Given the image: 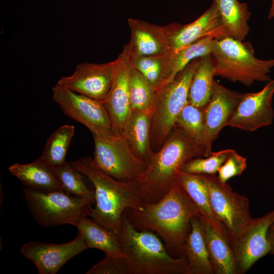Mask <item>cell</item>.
<instances>
[{"label": "cell", "mask_w": 274, "mask_h": 274, "mask_svg": "<svg viewBox=\"0 0 274 274\" xmlns=\"http://www.w3.org/2000/svg\"><path fill=\"white\" fill-rule=\"evenodd\" d=\"M244 93L231 90L216 81L209 103L202 109L205 127V157L212 153V146L221 130L235 112Z\"/></svg>", "instance_id": "obj_16"}, {"label": "cell", "mask_w": 274, "mask_h": 274, "mask_svg": "<svg viewBox=\"0 0 274 274\" xmlns=\"http://www.w3.org/2000/svg\"><path fill=\"white\" fill-rule=\"evenodd\" d=\"M175 126L205 149V127L202 109L187 102L177 117Z\"/></svg>", "instance_id": "obj_30"}, {"label": "cell", "mask_w": 274, "mask_h": 274, "mask_svg": "<svg viewBox=\"0 0 274 274\" xmlns=\"http://www.w3.org/2000/svg\"><path fill=\"white\" fill-rule=\"evenodd\" d=\"M93 136L92 159L101 170L122 182L135 181L144 173L147 165L135 155L124 136Z\"/></svg>", "instance_id": "obj_9"}, {"label": "cell", "mask_w": 274, "mask_h": 274, "mask_svg": "<svg viewBox=\"0 0 274 274\" xmlns=\"http://www.w3.org/2000/svg\"><path fill=\"white\" fill-rule=\"evenodd\" d=\"M119 237L128 274H187L185 255L170 256L153 231L136 229L124 214Z\"/></svg>", "instance_id": "obj_4"}, {"label": "cell", "mask_w": 274, "mask_h": 274, "mask_svg": "<svg viewBox=\"0 0 274 274\" xmlns=\"http://www.w3.org/2000/svg\"><path fill=\"white\" fill-rule=\"evenodd\" d=\"M235 151L232 149H225L217 152H212L208 156L197 157L186 162L181 170L187 174L214 175L218 172L221 165L229 156Z\"/></svg>", "instance_id": "obj_33"}, {"label": "cell", "mask_w": 274, "mask_h": 274, "mask_svg": "<svg viewBox=\"0 0 274 274\" xmlns=\"http://www.w3.org/2000/svg\"><path fill=\"white\" fill-rule=\"evenodd\" d=\"M247 166V159L235 151L219 169L218 177L221 183L225 184L232 177L241 175Z\"/></svg>", "instance_id": "obj_35"}, {"label": "cell", "mask_w": 274, "mask_h": 274, "mask_svg": "<svg viewBox=\"0 0 274 274\" xmlns=\"http://www.w3.org/2000/svg\"><path fill=\"white\" fill-rule=\"evenodd\" d=\"M130 40L127 44L130 56H157L172 53L171 38L179 23L161 26L142 20L128 18Z\"/></svg>", "instance_id": "obj_15"}, {"label": "cell", "mask_w": 274, "mask_h": 274, "mask_svg": "<svg viewBox=\"0 0 274 274\" xmlns=\"http://www.w3.org/2000/svg\"><path fill=\"white\" fill-rule=\"evenodd\" d=\"M226 29L227 36L244 41L248 36L251 13L246 3L238 0H214Z\"/></svg>", "instance_id": "obj_25"}, {"label": "cell", "mask_w": 274, "mask_h": 274, "mask_svg": "<svg viewBox=\"0 0 274 274\" xmlns=\"http://www.w3.org/2000/svg\"><path fill=\"white\" fill-rule=\"evenodd\" d=\"M274 17V0H271V6L268 13V18L271 19Z\"/></svg>", "instance_id": "obj_37"}, {"label": "cell", "mask_w": 274, "mask_h": 274, "mask_svg": "<svg viewBox=\"0 0 274 274\" xmlns=\"http://www.w3.org/2000/svg\"><path fill=\"white\" fill-rule=\"evenodd\" d=\"M64 192L72 196L95 198L94 191L90 190L84 181L85 176L66 161L52 167Z\"/></svg>", "instance_id": "obj_32"}, {"label": "cell", "mask_w": 274, "mask_h": 274, "mask_svg": "<svg viewBox=\"0 0 274 274\" xmlns=\"http://www.w3.org/2000/svg\"><path fill=\"white\" fill-rule=\"evenodd\" d=\"M123 214L136 229L157 233L164 241L167 251L169 249L181 251L182 254L183 246L190 231L191 219L199 216L178 182L157 202L145 203L140 209H127Z\"/></svg>", "instance_id": "obj_1"}, {"label": "cell", "mask_w": 274, "mask_h": 274, "mask_svg": "<svg viewBox=\"0 0 274 274\" xmlns=\"http://www.w3.org/2000/svg\"><path fill=\"white\" fill-rule=\"evenodd\" d=\"M70 163L91 182L94 188V203L88 216L119 235L125 211L140 209L145 203L135 181L117 180L99 169L89 157Z\"/></svg>", "instance_id": "obj_3"}, {"label": "cell", "mask_w": 274, "mask_h": 274, "mask_svg": "<svg viewBox=\"0 0 274 274\" xmlns=\"http://www.w3.org/2000/svg\"><path fill=\"white\" fill-rule=\"evenodd\" d=\"M197 157H205V149L174 126L168 138L153 152L144 173L135 182L145 203H155L178 183L184 164Z\"/></svg>", "instance_id": "obj_2"}, {"label": "cell", "mask_w": 274, "mask_h": 274, "mask_svg": "<svg viewBox=\"0 0 274 274\" xmlns=\"http://www.w3.org/2000/svg\"><path fill=\"white\" fill-rule=\"evenodd\" d=\"M152 110L132 111L122 132L135 155L147 165L153 151L151 146Z\"/></svg>", "instance_id": "obj_22"}, {"label": "cell", "mask_w": 274, "mask_h": 274, "mask_svg": "<svg viewBox=\"0 0 274 274\" xmlns=\"http://www.w3.org/2000/svg\"><path fill=\"white\" fill-rule=\"evenodd\" d=\"M215 69L211 54L199 58L189 86L188 103L202 109L209 103L213 89Z\"/></svg>", "instance_id": "obj_26"}, {"label": "cell", "mask_w": 274, "mask_h": 274, "mask_svg": "<svg viewBox=\"0 0 274 274\" xmlns=\"http://www.w3.org/2000/svg\"><path fill=\"white\" fill-rule=\"evenodd\" d=\"M87 249L78 232L75 238L65 243L29 242L23 244L20 252L35 265L39 274H55L69 260Z\"/></svg>", "instance_id": "obj_13"}, {"label": "cell", "mask_w": 274, "mask_h": 274, "mask_svg": "<svg viewBox=\"0 0 274 274\" xmlns=\"http://www.w3.org/2000/svg\"><path fill=\"white\" fill-rule=\"evenodd\" d=\"M170 55L130 56L131 65L157 90L167 82L170 75Z\"/></svg>", "instance_id": "obj_27"}, {"label": "cell", "mask_w": 274, "mask_h": 274, "mask_svg": "<svg viewBox=\"0 0 274 274\" xmlns=\"http://www.w3.org/2000/svg\"><path fill=\"white\" fill-rule=\"evenodd\" d=\"M199 58L190 62L170 82L156 90L152 108L151 146L153 152L165 143L179 114L188 102L190 83Z\"/></svg>", "instance_id": "obj_6"}, {"label": "cell", "mask_w": 274, "mask_h": 274, "mask_svg": "<svg viewBox=\"0 0 274 274\" xmlns=\"http://www.w3.org/2000/svg\"><path fill=\"white\" fill-rule=\"evenodd\" d=\"M52 99L63 113L85 126L93 136H115L111 119L101 101L72 91L56 84Z\"/></svg>", "instance_id": "obj_10"}, {"label": "cell", "mask_w": 274, "mask_h": 274, "mask_svg": "<svg viewBox=\"0 0 274 274\" xmlns=\"http://www.w3.org/2000/svg\"><path fill=\"white\" fill-rule=\"evenodd\" d=\"M267 238L270 248L269 254L274 255V220L268 227Z\"/></svg>", "instance_id": "obj_36"}, {"label": "cell", "mask_w": 274, "mask_h": 274, "mask_svg": "<svg viewBox=\"0 0 274 274\" xmlns=\"http://www.w3.org/2000/svg\"><path fill=\"white\" fill-rule=\"evenodd\" d=\"M26 206L35 221L42 227L63 224L75 226L88 216L95 198L72 196L63 191H39L24 188Z\"/></svg>", "instance_id": "obj_7"}, {"label": "cell", "mask_w": 274, "mask_h": 274, "mask_svg": "<svg viewBox=\"0 0 274 274\" xmlns=\"http://www.w3.org/2000/svg\"><path fill=\"white\" fill-rule=\"evenodd\" d=\"M211 55L215 63V76L249 86L255 82H268L274 67V59L263 60L255 56L249 42L228 37L213 40Z\"/></svg>", "instance_id": "obj_5"}, {"label": "cell", "mask_w": 274, "mask_h": 274, "mask_svg": "<svg viewBox=\"0 0 274 274\" xmlns=\"http://www.w3.org/2000/svg\"><path fill=\"white\" fill-rule=\"evenodd\" d=\"M274 80L269 81L260 91L244 93L228 126L247 131H254L272 123Z\"/></svg>", "instance_id": "obj_12"}, {"label": "cell", "mask_w": 274, "mask_h": 274, "mask_svg": "<svg viewBox=\"0 0 274 274\" xmlns=\"http://www.w3.org/2000/svg\"><path fill=\"white\" fill-rule=\"evenodd\" d=\"M74 132V125L60 126L48 139L40 158L52 167L63 163Z\"/></svg>", "instance_id": "obj_28"}, {"label": "cell", "mask_w": 274, "mask_h": 274, "mask_svg": "<svg viewBox=\"0 0 274 274\" xmlns=\"http://www.w3.org/2000/svg\"><path fill=\"white\" fill-rule=\"evenodd\" d=\"M117 62L116 58L104 63L79 64L71 75L61 77L57 84L75 92L102 101L111 88Z\"/></svg>", "instance_id": "obj_11"}, {"label": "cell", "mask_w": 274, "mask_h": 274, "mask_svg": "<svg viewBox=\"0 0 274 274\" xmlns=\"http://www.w3.org/2000/svg\"><path fill=\"white\" fill-rule=\"evenodd\" d=\"M214 40L211 38H204L172 53L169 57L170 75L165 83L171 81L194 59L211 54Z\"/></svg>", "instance_id": "obj_31"}, {"label": "cell", "mask_w": 274, "mask_h": 274, "mask_svg": "<svg viewBox=\"0 0 274 274\" xmlns=\"http://www.w3.org/2000/svg\"><path fill=\"white\" fill-rule=\"evenodd\" d=\"M204 221L200 216L193 217L190 231L182 248L187 260V274H214L204 233Z\"/></svg>", "instance_id": "obj_19"}, {"label": "cell", "mask_w": 274, "mask_h": 274, "mask_svg": "<svg viewBox=\"0 0 274 274\" xmlns=\"http://www.w3.org/2000/svg\"><path fill=\"white\" fill-rule=\"evenodd\" d=\"M178 182L193 203L204 222L209 224L218 232L229 237L232 241L213 212L210 203L208 189L201 175L187 174L181 171L178 177Z\"/></svg>", "instance_id": "obj_20"}, {"label": "cell", "mask_w": 274, "mask_h": 274, "mask_svg": "<svg viewBox=\"0 0 274 274\" xmlns=\"http://www.w3.org/2000/svg\"><path fill=\"white\" fill-rule=\"evenodd\" d=\"M117 60L111 88L101 101L110 115L115 135H122L124 126L132 112L128 85L130 53L127 44Z\"/></svg>", "instance_id": "obj_14"}, {"label": "cell", "mask_w": 274, "mask_h": 274, "mask_svg": "<svg viewBox=\"0 0 274 274\" xmlns=\"http://www.w3.org/2000/svg\"><path fill=\"white\" fill-rule=\"evenodd\" d=\"M86 274H128L126 257L105 254L104 258L94 265Z\"/></svg>", "instance_id": "obj_34"}, {"label": "cell", "mask_w": 274, "mask_h": 274, "mask_svg": "<svg viewBox=\"0 0 274 274\" xmlns=\"http://www.w3.org/2000/svg\"><path fill=\"white\" fill-rule=\"evenodd\" d=\"M9 171L25 188L39 191H63L53 167L40 157L28 164L14 163Z\"/></svg>", "instance_id": "obj_21"}, {"label": "cell", "mask_w": 274, "mask_h": 274, "mask_svg": "<svg viewBox=\"0 0 274 274\" xmlns=\"http://www.w3.org/2000/svg\"><path fill=\"white\" fill-rule=\"evenodd\" d=\"M128 85L131 111H142L152 110L156 90L131 65L129 71Z\"/></svg>", "instance_id": "obj_29"}, {"label": "cell", "mask_w": 274, "mask_h": 274, "mask_svg": "<svg viewBox=\"0 0 274 274\" xmlns=\"http://www.w3.org/2000/svg\"><path fill=\"white\" fill-rule=\"evenodd\" d=\"M274 220V210L253 218L246 229L233 244L238 274L244 273L262 257L269 254L267 231Z\"/></svg>", "instance_id": "obj_17"}, {"label": "cell", "mask_w": 274, "mask_h": 274, "mask_svg": "<svg viewBox=\"0 0 274 274\" xmlns=\"http://www.w3.org/2000/svg\"><path fill=\"white\" fill-rule=\"evenodd\" d=\"M204 237L215 274H238L233 241L204 222Z\"/></svg>", "instance_id": "obj_23"}, {"label": "cell", "mask_w": 274, "mask_h": 274, "mask_svg": "<svg viewBox=\"0 0 274 274\" xmlns=\"http://www.w3.org/2000/svg\"><path fill=\"white\" fill-rule=\"evenodd\" d=\"M227 36L216 4L190 23L179 24L171 38L172 53L206 38L213 39Z\"/></svg>", "instance_id": "obj_18"}, {"label": "cell", "mask_w": 274, "mask_h": 274, "mask_svg": "<svg viewBox=\"0 0 274 274\" xmlns=\"http://www.w3.org/2000/svg\"><path fill=\"white\" fill-rule=\"evenodd\" d=\"M200 175L207 185L213 212L234 243L253 219L249 200L233 191L227 183H221L216 174Z\"/></svg>", "instance_id": "obj_8"}, {"label": "cell", "mask_w": 274, "mask_h": 274, "mask_svg": "<svg viewBox=\"0 0 274 274\" xmlns=\"http://www.w3.org/2000/svg\"><path fill=\"white\" fill-rule=\"evenodd\" d=\"M75 226L88 248L100 250L107 255H124L119 235L93 219L84 216Z\"/></svg>", "instance_id": "obj_24"}]
</instances>
